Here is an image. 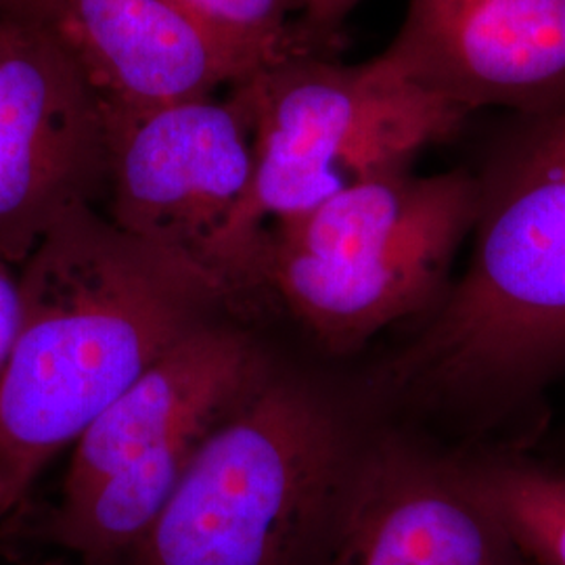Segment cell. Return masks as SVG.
I'll list each match as a JSON object with an SVG mask.
<instances>
[{
  "label": "cell",
  "instance_id": "7a4b0ae2",
  "mask_svg": "<svg viewBox=\"0 0 565 565\" xmlns=\"http://www.w3.org/2000/svg\"><path fill=\"white\" fill-rule=\"evenodd\" d=\"M361 445L327 390L275 366L120 565H312Z\"/></svg>",
  "mask_w": 565,
  "mask_h": 565
},
{
  "label": "cell",
  "instance_id": "52a82bcc",
  "mask_svg": "<svg viewBox=\"0 0 565 565\" xmlns=\"http://www.w3.org/2000/svg\"><path fill=\"white\" fill-rule=\"evenodd\" d=\"M312 565H536L471 488L459 459L363 438Z\"/></svg>",
  "mask_w": 565,
  "mask_h": 565
},
{
  "label": "cell",
  "instance_id": "7c38bea8",
  "mask_svg": "<svg viewBox=\"0 0 565 565\" xmlns=\"http://www.w3.org/2000/svg\"><path fill=\"white\" fill-rule=\"evenodd\" d=\"M254 74L298 55H319L306 39L300 0H179Z\"/></svg>",
  "mask_w": 565,
  "mask_h": 565
},
{
  "label": "cell",
  "instance_id": "5b68a950",
  "mask_svg": "<svg viewBox=\"0 0 565 565\" xmlns=\"http://www.w3.org/2000/svg\"><path fill=\"white\" fill-rule=\"evenodd\" d=\"M105 109V107H103ZM103 214L128 235L198 268L228 315L252 308L233 235L254 179V128L237 86L147 111H111Z\"/></svg>",
  "mask_w": 565,
  "mask_h": 565
},
{
  "label": "cell",
  "instance_id": "277c9868",
  "mask_svg": "<svg viewBox=\"0 0 565 565\" xmlns=\"http://www.w3.org/2000/svg\"><path fill=\"white\" fill-rule=\"evenodd\" d=\"M275 366L235 321L216 317L182 338L72 446L51 541L82 565H120L210 434Z\"/></svg>",
  "mask_w": 565,
  "mask_h": 565
},
{
  "label": "cell",
  "instance_id": "ba28073f",
  "mask_svg": "<svg viewBox=\"0 0 565 565\" xmlns=\"http://www.w3.org/2000/svg\"><path fill=\"white\" fill-rule=\"evenodd\" d=\"M375 60L467 116H553L565 109V0H408Z\"/></svg>",
  "mask_w": 565,
  "mask_h": 565
},
{
  "label": "cell",
  "instance_id": "6da1fadb",
  "mask_svg": "<svg viewBox=\"0 0 565 565\" xmlns=\"http://www.w3.org/2000/svg\"><path fill=\"white\" fill-rule=\"evenodd\" d=\"M18 275L20 329L0 377V520L151 364L228 312L198 268L99 207L55 224Z\"/></svg>",
  "mask_w": 565,
  "mask_h": 565
},
{
  "label": "cell",
  "instance_id": "5bb4252c",
  "mask_svg": "<svg viewBox=\"0 0 565 565\" xmlns=\"http://www.w3.org/2000/svg\"><path fill=\"white\" fill-rule=\"evenodd\" d=\"M13 268L15 266L0 258V377L9 363L20 329V275Z\"/></svg>",
  "mask_w": 565,
  "mask_h": 565
},
{
  "label": "cell",
  "instance_id": "9a60e30c",
  "mask_svg": "<svg viewBox=\"0 0 565 565\" xmlns=\"http://www.w3.org/2000/svg\"><path fill=\"white\" fill-rule=\"evenodd\" d=\"M41 0H0V15L15 11H36Z\"/></svg>",
  "mask_w": 565,
  "mask_h": 565
},
{
  "label": "cell",
  "instance_id": "8fae6325",
  "mask_svg": "<svg viewBox=\"0 0 565 565\" xmlns=\"http://www.w3.org/2000/svg\"><path fill=\"white\" fill-rule=\"evenodd\" d=\"M471 488L536 565H565V469L515 450L461 461Z\"/></svg>",
  "mask_w": 565,
  "mask_h": 565
},
{
  "label": "cell",
  "instance_id": "3957f363",
  "mask_svg": "<svg viewBox=\"0 0 565 565\" xmlns=\"http://www.w3.org/2000/svg\"><path fill=\"white\" fill-rule=\"evenodd\" d=\"M242 90L254 128V179L233 235L252 306L268 298L266 228L354 182L411 170L425 147L450 139L461 109L371 60L343 65L298 55L268 65Z\"/></svg>",
  "mask_w": 565,
  "mask_h": 565
},
{
  "label": "cell",
  "instance_id": "8992f818",
  "mask_svg": "<svg viewBox=\"0 0 565 565\" xmlns=\"http://www.w3.org/2000/svg\"><path fill=\"white\" fill-rule=\"evenodd\" d=\"M107 186L105 109L53 28L0 15V258L20 268L44 235Z\"/></svg>",
  "mask_w": 565,
  "mask_h": 565
},
{
  "label": "cell",
  "instance_id": "30bf717a",
  "mask_svg": "<svg viewBox=\"0 0 565 565\" xmlns=\"http://www.w3.org/2000/svg\"><path fill=\"white\" fill-rule=\"evenodd\" d=\"M478 214L440 224L380 263L329 264L270 254L268 291L324 350L348 354L385 327L443 302L450 266Z\"/></svg>",
  "mask_w": 565,
  "mask_h": 565
},
{
  "label": "cell",
  "instance_id": "2e32d148",
  "mask_svg": "<svg viewBox=\"0 0 565 565\" xmlns=\"http://www.w3.org/2000/svg\"><path fill=\"white\" fill-rule=\"evenodd\" d=\"M559 467H562V469H565V463L564 465H559Z\"/></svg>",
  "mask_w": 565,
  "mask_h": 565
},
{
  "label": "cell",
  "instance_id": "9c48e42d",
  "mask_svg": "<svg viewBox=\"0 0 565 565\" xmlns=\"http://www.w3.org/2000/svg\"><path fill=\"white\" fill-rule=\"evenodd\" d=\"M36 13L111 111L207 99L254 76L179 0H41Z\"/></svg>",
  "mask_w": 565,
  "mask_h": 565
},
{
  "label": "cell",
  "instance_id": "4fadbf2b",
  "mask_svg": "<svg viewBox=\"0 0 565 565\" xmlns=\"http://www.w3.org/2000/svg\"><path fill=\"white\" fill-rule=\"evenodd\" d=\"M300 4L306 39L317 53H321V46L335 41L343 20L359 4V0H300Z\"/></svg>",
  "mask_w": 565,
  "mask_h": 565
}]
</instances>
